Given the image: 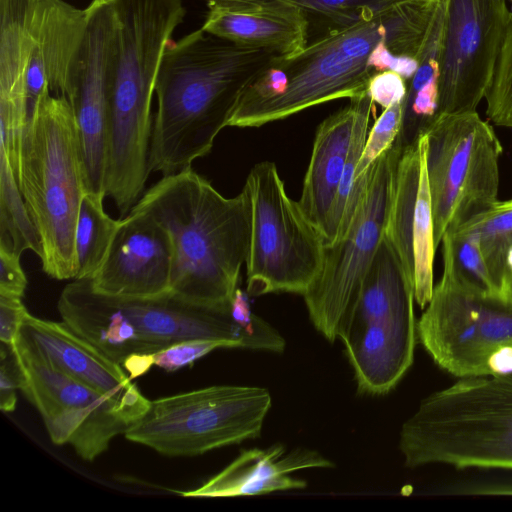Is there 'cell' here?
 Here are the masks:
<instances>
[{
  "mask_svg": "<svg viewBox=\"0 0 512 512\" xmlns=\"http://www.w3.org/2000/svg\"><path fill=\"white\" fill-rule=\"evenodd\" d=\"M276 55L238 45L202 28L176 42L171 40L155 81L151 172L178 173L209 154L243 89Z\"/></svg>",
  "mask_w": 512,
  "mask_h": 512,
  "instance_id": "cell-1",
  "label": "cell"
},
{
  "mask_svg": "<svg viewBox=\"0 0 512 512\" xmlns=\"http://www.w3.org/2000/svg\"><path fill=\"white\" fill-rule=\"evenodd\" d=\"M441 0H404L369 12L353 24L307 44L290 57L274 56L287 78L283 93L235 106L227 126L254 128L286 119L311 107L367 91L377 72L368 59L381 41L394 54L417 60Z\"/></svg>",
  "mask_w": 512,
  "mask_h": 512,
  "instance_id": "cell-2",
  "label": "cell"
},
{
  "mask_svg": "<svg viewBox=\"0 0 512 512\" xmlns=\"http://www.w3.org/2000/svg\"><path fill=\"white\" fill-rule=\"evenodd\" d=\"M132 209L152 216L169 234L171 292L201 304L231 302L249 241L243 191L225 197L190 167L163 176Z\"/></svg>",
  "mask_w": 512,
  "mask_h": 512,
  "instance_id": "cell-3",
  "label": "cell"
},
{
  "mask_svg": "<svg viewBox=\"0 0 512 512\" xmlns=\"http://www.w3.org/2000/svg\"><path fill=\"white\" fill-rule=\"evenodd\" d=\"M118 19L109 99L106 196L121 213L143 194L149 158L155 81L163 52L183 22L182 0H113Z\"/></svg>",
  "mask_w": 512,
  "mask_h": 512,
  "instance_id": "cell-4",
  "label": "cell"
},
{
  "mask_svg": "<svg viewBox=\"0 0 512 512\" xmlns=\"http://www.w3.org/2000/svg\"><path fill=\"white\" fill-rule=\"evenodd\" d=\"M57 308L68 326L120 365L131 355L154 354L193 339L262 350L233 320L230 303H196L171 291L151 297L112 296L96 291L88 279H74L63 288Z\"/></svg>",
  "mask_w": 512,
  "mask_h": 512,
  "instance_id": "cell-5",
  "label": "cell"
},
{
  "mask_svg": "<svg viewBox=\"0 0 512 512\" xmlns=\"http://www.w3.org/2000/svg\"><path fill=\"white\" fill-rule=\"evenodd\" d=\"M86 9L64 0H0V132L20 142L45 93L74 96Z\"/></svg>",
  "mask_w": 512,
  "mask_h": 512,
  "instance_id": "cell-6",
  "label": "cell"
},
{
  "mask_svg": "<svg viewBox=\"0 0 512 512\" xmlns=\"http://www.w3.org/2000/svg\"><path fill=\"white\" fill-rule=\"evenodd\" d=\"M15 176L39 234L43 271L57 280L78 271L75 230L86 188L70 102L45 92L23 131Z\"/></svg>",
  "mask_w": 512,
  "mask_h": 512,
  "instance_id": "cell-7",
  "label": "cell"
},
{
  "mask_svg": "<svg viewBox=\"0 0 512 512\" xmlns=\"http://www.w3.org/2000/svg\"><path fill=\"white\" fill-rule=\"evenodd\" d=\"M399 449L408 468L512 470V377L459 378L431 393L403 423Z\"/></svg>",
  "mask_w": 512,
  "mask_h": 512,
  "instance_id": "cell-8",
  "label": "cell"
},
{
  "mask_svg": "<svg viewBox=\"0 0 512 512\" xmlns=\"http://www.w3.org/2000/svg\"><path fill=\"white\" fill-rule=\"evenodd\" d=\"M242 191L249 205L247 293L304 295L322 268L320 233L288 196L273 162L255 164Z\"/></svg>",
  "mask_w": 512,
  "mask_h": 512,
  "instance_id": "cell-9",
  "label": "cell"
},
{
  "mask_svg": "<svg viewBox=\"0 0 512 512\" xmlns=\"http://www.w3.org/2000/svg\"><path fill=\"white\" fill-rule=\"evenodd\" d=\"M271 403L262 387H205L151 401L124 435L163 455H201L259 437Z\"/></svg>",
  "mask_w": 512,
  "mask_h": 512,
  "instance_id": "cell-10",
  "label": "cell"
},
{
  "mask_svg": "<svg viewBox=\"0 0 512 512\" xmlns=\"http://www.w3.org/2000/svg\"><path fill=\"white\" fill-rule=\"evenodd\" d=\"M424 133L437 248L447 230L498 201L503 148L493 127L476 111L437 114Z\"/></svg>",
  "mask_w": 512,
  "mask_h": 512,
  "instance_id": "cell-11",
  "label": "cell"
},
{
  "mask_svg": "<svg viewBox=\"0 0 512 512\" xmlns=\"http://www.w3.org/2000/svg\"><path fill=\"white\" fill-rule=\"evenodd\" d=\"M403 149L398 136L372 165L352 221L335 245L324 246L321 271L303 295L310 320L330 342L353 311L382 242Z\"/></svg>",
  "mask_w": 512,
  "mask_h": 512,
  "instance_id": "cell-12",
  "label": "cell"
},
{
  "mask_svg": "<svg viewBox=\"0 0 512 512\" xmlns=\"http://www.w3.org/2000/svg\"><path fill=\"white\" fill-rule=\"evenodd\" d=\"M424 309L418 340L435 364L455 377L490 375L489 356L512 346V297L484 294L459 281L447 265Z\"/></svg>",
  "mask_w": 512,
  "mask_h": 512,
  "instance_id": "cell-13",
  "label": "cell"
},
{
  "mask_svg": "<svg viewBox=\"0 0 512 512\" xmlns=\"http://www.w3.org/2000/svg\"><path fill=\"white\" fill-rule=\"evenodd\" d=\"M444 1L437 114L475 112L493 80L510 11L506 0Z\"/></svg>",
  "mask_w": 512,
  "mask_h": 512,
  "instance_id": "cell-14",
  "label": "cell"
},
{
  "mask_svg": "<svg viewBox=\"0 0 512 512\" xmlns=\"http://www.w3.org/2000/svg\"><path fill=\"white\" fill-rule=\"evenodd\" d=\"M23 372L21 391L40 413L51 441L71 445L93 461L129 426L100 393L14 345Z\"/></svg>",
  "mask_w": 512,
  "mask_h": 512,
  "instance_id": "cell-15",
  "label": "cell"
},
{
  "mask_svg": "<svg viewBox=\"0 0 512 512\" xmlns=\"http://www.w3.org/2000/svg\"><path fill=\"white\" fill-rule=\"evenodd\" d=\"M85 9L87 25L80 50L76 89L70 104L78 129L87 191L106 197L109 99L118 19L113 0H92Z\"/></svg>",
  "mask_w": 512,
  "mask_h": 512,
  "instance_id": "cell-16",
  "label": "cell"
},
{
  "mask_svg": "<svg viewBox=\"0 0 512 512\" xmlns=\"http://www.w3.org/2000/svg\"><path fill=\"white\" fill-rule=\"evenodd\" d=\"M14 345L100 393L128 425L150 407L151 401L131 382L121 365L64 321L45 320L28 312Z\"/></svg>",
  "mask_w": 512,
  "mask_h": 512,
  "instance_id": "cell-17",
  "label": "cell"
},
{
  "mask_svg": "<svg viewBox=\"0 0 512 512\" xmlns=\"http://www.w3.org/2000/svg\"><path fill=\"white\" fill-rule=\"evenodd\" d=\"M173 250L165 228L149 214L131 209L120 219L108 255L91 279L98 292L151 297L170 291Z\"/></svg>",
  "mask_w": 512,
  "mask_h": 512,
  "instance_id": "cell-18",
  "label": "cell"
},
{
  "mask_svg": "<svg viewBox=\"0 0 512 512\" xmlns=\"http://www.w3.org/2000/svg\"><path fill=\"white\" fill-rule=\"evenodd\" d=\"M202 29L241 46L283 57L308 44L303 10L290 0H208Z\"/></svg>",
  "mask_w": 512,
  "mask_h": 512,
  "instance_id": "cell-19",
  "label": "cell"
},
{
  "mask_svg": "<svg viewBox=\"0 0 512 512\" xmlns=\"http://www.w3.org/2000/svg\"><path fill=\"white\" fill-rule=\"evenodd\" d=\"M354 371L359 393L383 395L405 376L414 361L417 320L356 324L338 336Z\"/></svg>",
  "mask_w": 512,
  "mask_h": 512,
  "instance_id": "cell-20",
  "label": "cell"
},
{
  "mask_svg": "<svg viewBox=\"0 0 512 512\" xmlns=\"http://www.w3.org/2000/svg\"><path fill=\"white\" fill-rule=\"evenodd\" d=\"M333 463L315 450L298 448L287 452L275 444L266 449H250L241 454L203 485L177 491L183 497L214 498L254 496L305 488L307 483L288 474L308 468H331Z\"/></svg>",
  "mask_w": 512,
  "mask_h": 512,
  "instance_id": "cell-21",
  "label": "cell"
},
{
  "mask_svg": "<svg viewBox=\"0 0 512 512\" xmlns=\"http://www.w3.org/2000/svg\"><path fill=\"white\" fill-rule=\"evenodd\" d=\"M359 95L319 124L304 176L298 203L323 242L351 147Z\"/></svg>",
  "mask_w": 512,
  "mask_h": 512,
  "instance_id": "cell-22",
  "label": "cell"
},
{
  "mask_svg": "<svg viewBox=\"0 0 512 512\" xmlns=\"http://www.w3.org/2000/svg\"><path fill=\"white\" fill-rule=\"evenodd\" d=\"M414 302L413 281L384 235L363 281L355 307L340 326L338 336L344 329L356 324L416 319Z\"/></svg>",
  "mask_w": 512,
  "mask_h": 512,
  "instance_id": "cell-23",
  "label": "cell"
},
{
  "mask_svg": "<svg viewBox=\"0 0 512 512\" xmlns=\"http://www.w3.org/2000/svg\"><path fill=\"white\" fill-rule=\"evenodd\" d=\"M445 23V1L441 0L432 26L417 58L403 102L399 139L406 147L419 138L437 114L440 55Z\"/></svg>",
  "mask_w": 512,
  "mask_h": 512,
  "instance_id": "cell-24",
  "label": "cell"
},
{
  "mask_svg": "<svg viewBox=\"0 0 512 512\" xmlns=\"http://www.w3.org/2000/svg\"><path fill=\"white\" fill-rule=\"evenodd\" d=\"M105 196L85 191L79 208L75 230L77 275L75 279H91L105 261L120 219L111 218L104 210ZM74 280V279H73Z\"/></svg>",
  "mask_w": 512,
  "mask_h": 512,
  "instance_id": "cell-25",
  "label": "cell"
},
{
  "mask_svg": "<svg viewBox=\"0 0 512 512\" xmlns=\"http://www.w3.org/2000/svg\"><path fill=\"white\" fill-rule=\"evenodd\" d=\"M449 230H460L476 239L500 294L512 297L506 272V254L512 245V199L498 200L487 210Z\"/></svg>",
  "mask_w": 512,
  "mask_h": 512,
  "instance_id": "cell-26",
  "label": "cell"
},
{
  "mask_svg": "<svg viewBox=\"0 0 512 512\" xmlns=\"http://www.w3.org/2000/svg\"><path fill=\"white\" fill-rule=\"evenodd\" d=\"M374 104L367 91L359 95L351 147L324 237L325 247L335 245L344 236L362 199L364 192L356 189L355 171L368 135Z\"/></svg>",
  "mask_w": 512,
  "mask_h": 512,
  "instance_id": "cell-27",
  "label": "cell"
},
{
  "mask_svg": "<svg viewBox=\"0 0 512 512\" xmlns=\"http://www.w3.org/2000/svg\"><path fill=\"white\" fill-rule=\"evenodd\" d=\"M0 237H6L13 251L21 256L26 250L34 252L40 260L43 250L39 234L19 189L15 173L0 153Z\"/></svg>",
  "mask_w": 512,
  "mask_h": 512,
  "instance_id": "cell-28",
  "label": "cell"
},
{
  "mask_svg": "<svg viewBox=\"0 0 512 512\" xmlns=\"http://www.w3.org/2000/svg\"><path fill=\"white\" fill-rule=\"evenodd\" d=\"M304 12L308 43L345 28L369 12L387 10L404 0H290Z\"/></svg>",
  "mask_w": 512,
  "mask_h": 512,
  "instance_id": "cell-29",
  "label": "cell"
},
{
  "mask_svg": "<svg viewBox=\"0 0 512 512\" xmlns=\"http://www.w3.org/2000/svg\"><path fill=\"white\" fill-rule=\"evenodd\" d=\"M441 243L443 264L459 281L484 294L503 297L473 236L460 230H447Z\"/></svg>",
  "mask_w": 512,
  "mask_h": 512,
  "instance_id": "cell-30",
  "label": "cell"
},
{
  "mask_svg": "<svg viewBox=\"0 0 512 512\" xmlns=\"http://www.w3.org/2000/svg\"><path fill=\"white\" fill-rule=\"evenodd\" d=\"M403 102L385 108L368 132L355 171V185L360 193L366 188L372 165L394 144L400 134Z\"/></svg>",
  "mask_w": 512,
  "mask_h": 512,
  "instance_id": "cell-31",
  "label": "cell"
},
{
  "mask_svg": "<svg viewBox=\"0 0 512 512\" xmlns=\"http://www.w3.org/2000/svg\"><path fill=\"white\" fill-rule=\"evenodd\" d=\"M486 115L498 126L512 128V12L510 11L495 73L485 96Z\"/></svg>",
  "mask_w": 512,
  "mask_h": 512,
  "instance_id": "cell-32",
  "label": "cell"
},
{
  "mask_svg": "<svg viewBox=\"0 0 512 512\" xmlns=\"http://www.w3.org/2000/svg\"><path fill=\"white\" fill-rule=\"evenodd\" d=\"M218 348H230L224 341L193 339L175 343L153 354V364L165 371H177Z\"/></svg>",
  "mask_w": 512,
  "mask_h": 512,
  "instance_id": "cell-33",
  "label": "cell"
},
{
  "mask_svg": "<svg viewBox=\"0 0 512 512\" xmlns=\"http://www.w3.org/2000/svg\"><path fill=\"white\" fill-rule=\"evenodd\" d=\"M23 386V372L14 345H0V409L4 413L15 410L17 390Z\"/></svg>",
  "mask_w": 512,
  "mask_h": 512,
  "instance_id": "cell-34",
  "label": "cell"
},
{
  "mask_svg": "<svg viewBox=\"0 0 512 512\" xmlns=\"http://www.w3.org/2000/svg\"><path fill=\"white\" fill-rule=\"evenodd\" d=\"M20 257L6 237H0V295L21 298L27 287V278Z\"/></svg>",
  "mask_w": 512,
  "mask_h": 512,
  "instance_id": "cell-35",
  "label": "cell"
},
{
  "mask_svg": "<svg viewBox=\"0 0 512 512\" xmlns=\"http://www.w3.org/2000/svg\"><path fill=\"white\" fill-rule=\"evenodd\" d=\"M367 92L374 103L385 109L404 101L407 81L393 71L379 72L370 79Z\"/></svg>",
  "mask_w": 512,
  "mask_h": 512,
  "instance_id": "cell-36",
  "label": "cell"
},
{
  "mask_svg": "<svg viewBox=\"0 0 512 512\" xmlns=\"http://www.w3.org/2000/svg\"><path fill=\"white\" fill-rule=\"evenodd\" d=\"M28 313L21 298L0 295V340L14 345Z\"/></svg>",
  "mask_w": 512,
  "mask_h": 512,
  "instance_id": "cell-37",
  "label": "cell"
},
{
  "mask_svg": "<svg viewBox=\"0 0 512 512\" xmlns=\"http://www.w3.org/2000/svg\"><path fill=\"white\" fill-rule=\"evenodd\" d=\"M490 375H512V346H503L495 350L488 358Z\"/></svg>",
  "mask_w": 512,
  "mask_h": 512,
  "instance_id": "cell-38",
  "label": "cell"
},
{
  "mask_svg": "<svg viewBox=\"0 0 512 512\" xmlns=\"http://www.w3.org/2000/svg\"><path fill=\"white\" fill-rule=\"evenodd\" d=\"M129 373V377L136 378L146 373L153 364V354H135L125 359L122 364Z\"/></svg>",
  "mask_w": 512,
  "mask_h": 512,
  "instance_id": "cell-39",
  "label": "cell"
},
{
  "mask_svg": "<svg viewBox=\"0 0 512 512\" xmlns=\"http://www.w3.org/2000/svg\"><path fill=\"white\" fill-rule=\"evenodd\" d=\"M506 272L509 282V287L512 295V245L509 247L506 254Z\"/></svg>",
  "mask_w": 512,
  "mask_h": 512,
  "instance_id": "cell-40",
  "label": "cell"
},
{
  "mask_svg": "<svg viewBox=\"0 0 512 512\" xmlns=\"http://www.w3.org/2000/svg\"><path fill=\"white\" fill-rule=\"evenodd\" d=\"M204 2H207L208 0H203Z\"/></svg>",
  "mask_w": 512,
  "mask_h": 512,
  "instance_id": "cell-41",
  "label": "cell"
},
{
  "mask_svg": "<svg viewBox=\"0 0 512 512\" xmlns=\"http://www.w3.org/2000/svg\"><path fill=\"white\" fill-rule=\"evenodd\" d=\"M512 377V375H510Z\"/></svg>",
  "mask_w": 512,
  "mask_h": 512,
  "instance_id": "cell-42",
  "label": "cell"
}]
</instances>
